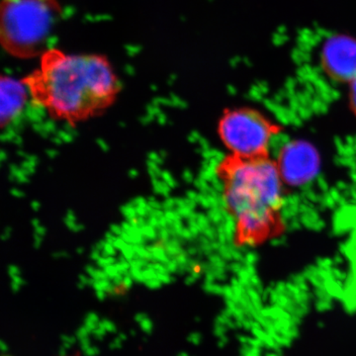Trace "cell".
<instances>
[{
    "label": "cell",
    "mask_w": 356,
    "mask_h": 356,
    "mask_svg": "<svg viewBox=\"0 0 356 356\" xmlns=\"http://www.w3.org/2000/svg\"><path fill=\"white\" fill-rule=\"evenodd\" d=\"M100 327H102L103 330H105L107 332H116V327L113 324H111L110 322H107V321H104L102 322V324L100 325Z\"/></svg>",
    "instance_id": "4fadbf2b"
},
{
    "label": "cell",
    "mask_w": 356,
    "mask_h": 356,
    "mask_svg": "<svg viewBox=\"0 0 356 356\" xmlns=\"http://www.w3.org/2000/svg\"><path fill=\"white\" fill-rule=\"evenodd\" d=\"M348 84H350V89H348V103H350L351 111H353L356 116V77Z\"/></svg>",
    "instance_id": "ba28073f"
},
{
    "label": "cell",
    "mask_w": 356,
    "mask_h": 356,
    "mask_svg": "<svg viewBox=\"0 0 356 356\" xmlns=\"http://www.w3.org/2000/svg\"><path fill=\"white\" fill-rule=\"evenodd\" d=\"M89 332H91V331L90 330L88 329V327H81L79 332H77V337H79V341H81V339H88Z\"/></svg>",
    "instance_id": "5bb4252c"
},
{
    "label": "cell",
    "mask_w": 356,
    "mask_h": 356,
    "mask_svg": "<svg viewBox=\"0 0 356 356\" xmlns=\"http://www.w3.org/2000/svg\"><path fill=\"white\" fill-rule=\"evenodd\" d=\"M275 161L285 184L295 186L308 184L320 168V159L315 147L301 140L285 144Z\"/></svg>",
    "instance_id": "5b68a950"
},
{
    "label": "cell",
    "mask_w": 356,
    "mask_h": 356,
    "mask_svg": "<svg viewBox=\"0 0 356 356\" xmlns=\"http://www.w3.org/2000/svg\"><path fill=\"white\" fill-rule=\"evenodd\" d=\"M189 343L194 344V346H199L202 343V336L198 332H193L191 336L188 337Z\"/></svg>",
    "instance_id": "30bf717a"
},
{
    "label": "cell",
    "mask_w": 356,
    "mask_h": 356,
    "mask_svg": "<svg viewBox=\"0 0 356 356\" xmlns=\"http://www.w3.org/2000/svg\"><path fill=\"white\" fill-rule=\"evenodd\" d=\"M280 126L250 107H236L222 113L218 135L229 154L241 156H268Z\"/></svg>",
    "instance_id": "277c9868"
},
{
    "label": "cell",
    "mask_w": 356,
    "mask_h": 356,
    "mask_svg": "<svg viewBox=\"0 0 356 356\" xmlns=\"http://www.w3.org/2000/svg\"><path fill=\"white\" fill-rule=\"evenodd\" d=\"M58 14L57 0H0V47L21 60L41 56Z\"/></svg>",
    "instance_id": "3957f363"
},
{
    "label": "cell",
    "mask_w": 356,
    "mask_h": 356,
    "mask_svg": "<svg viewBox=\"0 0 356 356\" xmlns=\"http://www.w3.org/2000/svg\"><path fill=\"white\" fill-rule=\"evenodd\" d=\"M238 248H255L284 233L285 182L275 159L229 154L215 168Z\"/></svg>",
    "instance_id": "6da1fadb"
},
{
    "label": "cell",
    "mask_w": 356,
    "mask_h": 356,
    "mask_svg": "<svg viewBox=\"0 0 356 356\" xmlns=\"http://www.w3.org/2000/svg\"><path fill=\"white\" fill-rule=\"evenodd\" d=\"M118 337H119V339H121L122 341H127V336H126L125 334H119Z\"/></svg>",
    "instance_id": "e0dca14e"
},
{
    "label": "cell",
    "mask_w": 356,
    "mask_h": 356,
    "mask_svg": "<svg viewBox=\"0 0 356 356\" xmlns=\"http://www.w3.org/2000/svg\"><path fill=\"white\" fill-rule=\"evenodd\" d=\"M320 63L330 79L350 83L356 77V38L346 34H334L323 42Z\"/></svg>",
    "instance_id": "8992f818"
},
{
    "label": "cell",
    "mask_w": 356,
    "mask_h": 356,
    "mask_svg": "<svg viewBox=\"0 0 356 356\" xmlns=\"http://www.w3.org/2000/svg\"><path fill=\"white\" fill-rule=\"evenodd\" d=\"M30 98L54 120L76 124L111 106L118 79L102 56L74 55L47 49L39 67L23 79Z\"/></svg>",
    "instance_id": "7a4b0ae2"
},
{
    "label": "cell",
    "mask_w": 356,
    "mask_h": 356,
    "mask_svg": "<svg viewBox=\"0 0 356 356\" xmlns=\"http://www.w3.org/2000/svg\"><path fill=\"white\" fill-rule=\"evenodd\" d=\"M140 325H142L143 331L147 332V334H151L152 330H153V325L149 324V322H145L144 320L140 322Z\"/></svg>",
    "instance_id": "2e32d148"
},
{
    "label": "cell",
    "mask_w": 356,
    "mask_h": 356,
    "mask_svg": "<svg viewBox=\"0 0 356 356\" xmlns=\"http://www.w3.org/2000/svg\"><path fill=\"white\" fill-rule=\"evenodd\" d=\"M123 343L124 341H122L119 337H117V339H115L114 341L109 343L110 350H120Z\"/></svg>",
    "instance_id": "7c38bea8"
},
{
    "label": "cell",
    "mask_w": 356,
    "mask_h": 356,
    "mask_svg": "<svg viewBox=\"0 0 356 356\" xmlns=\"http://www.w3.org/2000/svg\"><path fill=\"white\" fill-rule=\"evenodd\" d=\"M76 339L72 337H65L64 341V346L69 350L70 348H72L74 343H76Z\"/></svg>",
    "instance_id": "9a60e30c"
},
{
    "label": "cell",
    "mask_w": 356,
    "mask_h": 356,
    "mask_svg": "<svg viewBox=\"0 0 356 356\" xmlns=\"http://www.w3.org/2000/svg\"><path fill=\"white\" fill-rule=\"evenodd\" d=\"M84 356H98L100 353V350L98 346H93L92 343L86 346V348H81Z\"/></svg>",
    "instance_id": "9c48e42d"
},
{
    "label": "cell",
    "mask_w": 356,
    "mask_h": 356,
    "mask_svg": "<svg viewBox=\"0 0 356 356\" xmlns=\"http://www.w3.org/2000/svg\"><path fill=\"white\" fill-rule=\"evenodd\" d=\"M177 356H191L187 353H178Z\"/></svg>",
    "instance_id": "ac0fdd59"
},
{
    "label": "cell",
    "mask_w": 356,
    "mask_h": 356,
    "mask_svg": "<svg viewBox=\"0 0 356 356\" xmlns=\"http://www.w3.org/2000/svg\"><path fill=\"white\" fill-rule=\"evenodd\" d=\"M29 97L23 79L0 74V130L19 118Z\"/></svg>",
    "instance_id": "52a82bcc"
},
{
    "label": "cell",
    "mask_w": 356,
    "mask_h": 356,
    "mask_svg": "<svg viewBox=\"0 0 356 356\" xmlns=\"http://www.w3.org/2000/svg\"><path fill=\"white\" fill-rule=\"evenodd\" d=\"M93 336H95V339L97 341H102L103 339H104L105 336H106V331L103 330L102 327H98V329L93 330Z\"/></svg>",
    "instance_id": "8fae6325"
}]
</instances>
